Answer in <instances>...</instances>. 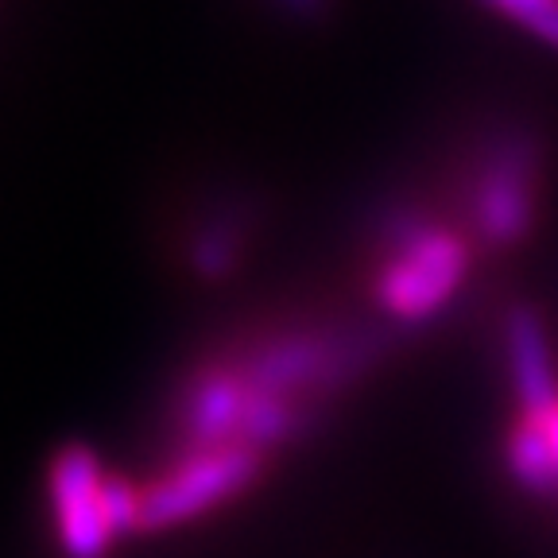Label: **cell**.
<instances>
[{
	"label": "cell",
	"mask_w": 558,
	"mask_h": 558,
	"mask_svg": "<svg viewBox=\"0 0 558 558\" xmlns=\"http://www.w3.org/2000/svg\"><path fill=\"white\" fill-rule=\"evenodd\" d=\"M380 244L392 256L376 276L373 295L403 326L427 323L470 271V241L408 206L380 218Z\"/></svg>",
	"instance_id": "1"
},
{
	"label": "cell",
	"mask_w": 558,
	"mask_h": 558,
	"mask_svg": "<svg viewBox=\"0 0 558 558\" xmlns=\"http://www.w3.org/2000/svg\"><path fill=\"white\" fill-rule=\"evenodd\" d=\"M47 493L66 558H105L117 535L140 527V485L109 473L86 446H66L54 458Z\"/></svg>",
	"instance_id": "2"
},
{
	"label": "cell",
	"mask_w": 558,
	"mask_h": 558,
	"mask_svg": "<svg viewBox=\"0 0 558 558\" xmlns=\"http://www.w3.org/2000/svg\"><path fill=\"white\" fill-rule=\"evenodd\" d=\"M264 465H268V453L253 446H214V450L179 453L148 485H140V527L163 532V527L198 520L226 500L248 493Z\"/></svg>",
	"instance_id": "3"
},
{
	"label": "cell",
	"mask_w": 558,
	"mask_h": 558,
	"mask_svg": "<svg viewBox=\"0 0 558 558\" xmlns=\"http://www.w3.org/2000/svg\"><path fill=\"white\" fill-rule=\"evenodd\" d=\"M539 144L532 132H505L473 174L470 229L485 248H512L535 221Z\"/></svg>",
	"instance_id": "4"
},
{
	"label": "cell",
	"mask_w": 558,
	"mask_h": 558,
	"mask_svg": "<svg viewBox=\"0 0 558 558\" xmlns=\"http://www.w3.org/2000/svg\"><path fill=\"white\" fill-rule=\"evenodd\" d=\"M505 357L520 415H547L558 408V376L550 361L547 330L532 306H512L505 314Z\"/></svg>",
	"instance_id": "5"
},
{
	"label": "cell",
	"mask_w": 558,
	"mask_h": 558,
	"mask_svg": "<svg viewBox=\"0 0 558 558\" xmlns=\"http://www.w3.org/2000/svg\"><path fill=\"white\" fill-rule=\"evenodd\" d=\"M241 221H214V226H206L198 233V241H194V268L202 271V276H226L229 268L236 264V256H241Z\"/></svg>",
	"instance_id": "6"
},
{
	"label": "cell",
	"mask_w": 558,
	"mask_h": 558,
	"mask_svg": "<svg viewBox=\"0 0 558 558\" xmlns=\"http://www.w3.org/2000/svg\"><path fill=\"white\" fill-rule=\"evenodd\" d=\"M481 4L505 12L508 20L539 35L543 44L558 47V0H481Z\"/></svg>",
	"instance_id": "7"
},
{
	"label": "cell",
	"mask_w": 558,
	"mask_h": 558,
	"mask_svg": "<svg viewBox=\"0 0 558 558\" xmlns=\"http://www.w3.org/2000/svg\"><path fill=\"white\" fill-rule=\"evenodd\" d=\"M532 418H539V427H543L547 446H550V458H555V470H558V408L547 411V415H532ZM555 505H558V500H555Z\"/></svg>",
	"instance_id": "8"
},
{
	"label": "cell",
	"mask_w": 558,
	"mask_h": 558,
	"mask_svg": "<svg viewBox=\"0 0 558 558\" xmlns=\"http://www.w3.org/2000/svg\"><path fill=\"white\" fill-rule=\"evenodd\" d=\"M295 16H303V20H314V16H323V9H326V0H283Z\"/></svg>",
	"instance_id": "9"
}]
</instances>
